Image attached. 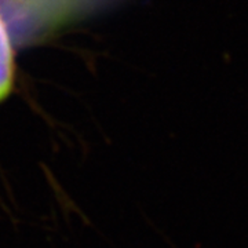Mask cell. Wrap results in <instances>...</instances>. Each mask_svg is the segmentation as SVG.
I'll list each match as a JSON object with an SVG mask.
<instances>
[{"label":"cell","instance_id":"obj_1","mask_svg":"<svg viewBox=\"0 0 248 248\" xmlns=\"http://www.w3.org/2000/svg\"><path fill=\"white\" fill-rule=\"evenodd\" d=\"M16 81V57L9 29L0 14V102L9 97Z\"/></svg>","mask_w":248,"mask_h":248}]
</instances>
